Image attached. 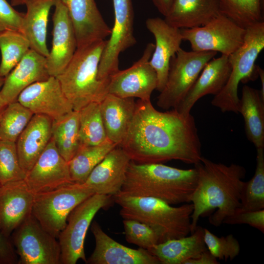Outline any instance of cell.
I'll return each mask as SVG.
<instances>
[{
	"label": "cell",
	"instance_id": "45",
	"mask_svg": "<svg viewBox=\"0 0 264 264\" xmlns=\"http://www.w3.org/2000/svg\"><path fill=\"white\" fill-rule=\"evenodd\" d=\"M4 79L5 77H2L0 75V91L3 84ZM7 106V105L4 102V101L2 99L0 93V120Z\"/></svg>",
	"mask_w": 264,
	"mask_h": 264
},
{
	"label": "cell",
	"instance_id": "16",
	"mask_svg": "<svg viewBox=\"0 0 264 264\" xmlns=\"http://www.w3.org/2000/svg\"><path fill=\"white\" fill-rule=\"evenodd\" d=\"M54 7L52 46L46 58L49 75L57 77L72 58L77 44L74 29L66 7L61 0L57 1Z\"/></svg>",
	"mask_w": 264,
	"mask_h": 264
},
{
	"label": "cell",
	"instance_id": "42",
	"mask_svg": "<svg viewBox=\"0 0 264 264\" xmlns=\"http://www.w3.org/2000/svg\"><path fill=\"white\" fill-rule=\"evenodd\" d=\"M19 263V258L10 238L0 232V264Z\"/></svg>",
	"mask_w": 264,
	"mask_h": 264
},
{
	"label": "cell",
	"instance_id": "2",
	"mask_svg": "<svg viewBox=\"0 0 264 264\" xmlns=\"http://www.w3.org/2000/svg\"><path fill=\"white\" fill-rule=\"evenodd\" d=\"M194 165L198 178L190 198L193 206L191 233L199 218L210 210L217 209L209 218L210 224L216 227L235 213L241 205L246 173L245 168L239 164L216 163L202 156Z\"/></svg>",
	"mask_w": 264,
	"mask_h": 264
},
{
	"label": "cell",
	"instance_id": "5",
	"mask_svg": "<svg viewBox=\"0 0 264 264\" xmlns=\"http://www.w3.org/2000/svg\"><path fill=\"white\" fill-rule=\"evenodd\" d=\"M107 40L77 48L70 61L56 77L75 111L92 102L100 103L108 94L109 80L98 78L99 62Z\"/></svg>",
	"mask_w": 264,
	"mask_h": 264
},
{
	"label": "cell",
	"instance_id": "17",
	"mask_svg": "<svg viewBox=\"0 0 264 264\" xmlns=\"http://www.w3.org/2000/svg\"><path fill=\"white\" fill-rule=\"evenodd\" d=\"M146 26L155 39L154 48L150 63L156 73V90L160 92L167 81L170 61L181 48L183 40L181 29L171 25L160 18H148Z\"/></svg>",
	"mask_w": 264,
	"mask_h": 264
},
{
	"label": "cell",
	"instance_id": "36",
	"mask_svg": "<svg viewBox=\"0 0 264 264\" xmlns=\"http://www.w3.org/2000/svg\"><path fill=\"white\" fill-rule=\"evenodd\" d=\"M33 115L18 101L8 104L0 120V140L16 142Z\"/></svg>",
	"mask_w": 264,
	"mask_h": 264
},
{
	"label": "cell",
	"instance_id": "10",
	"mask_svg": "<svg viewBox=\"0 0 264 264\" xmlns=\"http://www.w3.org/2000/svg\"><path fill=\"white\" fill-rule=\"evenodd\" d=\"M11 242L19 264H61L57 238L46 231L31 214L13 232Z\"/></svg>",
	"mask_w": 264,
	"mask_h": 264
},
{
	"label": "cell",
	"instance_id": "9",
	"mask_svg": "<svg viewBox=\"0 0 264 264\" xmlns=\"http://www.w3.org/2000/svg\"><path fill=\"white\" fill-rule=\"evenodd\" d=\"M111 197L94 194L72 211L57 238L61 264H75L80 259L86 262L84 242L87 232L96 214L110 203Z\"/></svg>",
	"mask_w": 264,
	"mask_h": 264
},
{
	"label": "cell",
	"instance_id": "19",
	"mask_svg": "<svg viewBox=\"0 0 264 264\" xmlns=\"http://www.w3.org/2000/svg\"><path fill=\"white\" fill-rule=\"evenodd\" d=\"M66 7L75 33L77 48L104 40L111 29L94 0H61Z\"/></svg>",
	"mask_w": 264,
	"mask_h": 264
},
{
	"label": "cell",
	"instance_id": "13",
	"mask_svg": "<svg viewBox=\"0 0 264 264\" xmlns=\"http://www.w3.org/2000/svg\"><path fill=\"white\" fill-rule=\"evenodd\" d=\"M154 44L149 43L141 58L131 67L118 70L109 78L108 94L122 98L151 100L157 87L156 73L150 63Z\"/></svg>",
	"mask_w": 264,
	"mask_h": 264
},
{
	"label": "cell",
	"instance_id": "44",
	"mask_svg": "<svg viewBox=\"0 0 264 264\" xmlns=\"http://www.w3.org/2000/svg\"><path fill=\"white\" fill-rule=\"evenodd\" d=\"M157 10L165 17L169 12L174 0H152Z\"/></svg>",
	"mask_w": 264,
	"mask_h": 264
},
{
	"label": "cell",
	"instance_id": "7",
	"mask_svg": "<svg viewBox=\"0 0 264 264\" xmlns=\"http://www.w3.org/2000/svg\"><path fill=\"white\" fill-rule=\"evenodd\" d=\"M94 194L82 184L74 182L36 194L31 214L46 231L57 239L72 211Z\"/></svg>",
	"mask_w": 264,
	"mask_h": 264
},
{
	"label": "cell",
	"instance_id": "28",
	"mask_svg": "<svg viewBox=\"0 0 264 264\" xmlns=\"http://www.w3.org/2000/svg\"><path fill=\"white\" fill-rule=\"evenodd\" d=\"M58 0H25L22 32L28 39L30 49L47 57L46 34L50 10Z\"/></svg>",
	"mask_w": 264,
	"mask_h": 264
},
{
	"label": "cell",
	"instance_id": "37",
	"mask_svg": "<svg viewBox=\"0 0 264 264\" xmlns=\"http://www.w3.org/2000/svg\"><path fill=\"white\" fill-rule=\"evenodd\" d=\"M26 174L22 169L16 142L0 140V183L23 180Z\"/></svg>",
	"mask_w": 264,
	"mask_h": 264
},
{
	"label": "cell",
	"instance_id": "30",
	"mask_svg": "<svg viewBox=\"0 0 264 264\" xmlns=\"http://www.w3.org/2000/svg\"><path fill=\"white\" fill-rule=\"evenodd\" d=\"M51 132L59 153L68 162L81 146L78 111L73 110L59 119L52 120Z\"/></svg>",
	"mask_w": 264,
	"mask_h": 264
},
{
	"label": "cell",
	"instance_id": "24",
	"mask_svg": "<svg viewBox=\"0 0 264 264\" xmlns=\"http://www.w3.org/2000/svg\"><path fill=\"white\" fill-rule=\"evenodd\" d=\"M52 120L34 114L16 142L20 165L26 174L34 165L52 137Z\"/></svg>",
	"mask_w": 264,
	"mask_h": 264
},
{
	"label": "cell",
	"instance_id": "34",
	"mask_svg": "<svg viewBox=\"0 0 264 264\" xmlns=\"http://www.w3.org/2000/svg\"><path fill=\"white\" fill-rule=\"evenodd\" d=\"M220 13L246 29L263 21L261 0H218Z\"/></svg>",
	"mask_w": 264,
	"mask_h": 264
},
{
	"label": "cell",
	"instance_id": "47",
	"mask_svg": "<svg viewBox=\"0 0 264 264\" xmlns=\"http://www.w3.org/2000/svg\"><path fill=\"white\" fill-rule=\"evenodd\" d=\"M25 0H11L10 3L13 6L24 4Z\"/></svg>",
	"mask_w": 264,
	"mask_h": 264
},
{
	"label": "cell",
	"instance_id": "29",
	"mask_svg": "<svg viewBox=\"0 0 264 264\" xmlns=\"http://www.w3.org/2000/svg\"><path fill=\"white\" fill-rule=\"evenodd\" d=\"M239 113L243 117L248 139L256 149L264 148V98L260 90L243 86Z\"/></svg>",
	"mask_w": 264,
	"mask_h": 264
},
{
	"label": "cell",
	"instance_id": "43",
	"mask_svg": "<svg viewBox=\"0 0 264 264\" xmlns=\"http://www.w3.org/2000/svg\"><path fill=\"white\" fill-rule=\"evenodd\" d=\"M217 259L207 249L195 259L186 261L185 264H218Z\"/></svg>",
	"mask_w": 264,
	"mask_h": 264
},
{
	"label": "cell",
	"instance_id": "31",
	"mask_svg": "<svg viewBox=\"0 0 264 264\" xmlns=\"http://www.w3.org/2000/svg\"><path fill=\"white\" fill-rule=\"evenodd\" d=\"M116 146L109 140L98 145H81L76 154L68 162L72 181L83 183L95 167Z\"/></svg>",
	"mask_w": 264,
	"mask_h": 264
},
{
	"label": "cell",
	"instance_id": "46",
	"mask_svg": "<svg viewBox=\"0 0 264 264\" xmlns=\"http://www.w3.org/2000/svg\"><path fill=\"white\" fill-rule=\"evenodd\" d=\"M258 76L260 77L261 83V89L260 90V93L262 97L264 98V71L258 66Z\"/></svg>",
	"mask_w": 264,
	"mask_h": 264
},
{
	"label": "cell",
	"instance_id": "21",
	"mask_svg": "<svg viewBox=\"0 0 264 264\" xmlns=\"http://www.w3.org/2000/svg\"><path fill=\"white\" fill-rule=\"evenodd\" d=\"M131 161L119 146L111 150L82 183L94 194L115 196L120 192Z\"/></svg>",
	"mask_w": 264,
	"mask_h": 264
},
{
	"label": "cell",
	"instance_id": "4",
	"mask_svg": "<svg viewBox=\"0 0 264 264\" xmlns=\"http://www.w3.org/2000/svg\"><path fill=\"white\" fill-rule=\"evenodd\" d=\"M114 199L121 207L120 215L123 219L148 225L157 235L159 243L191 233V203L175 207L156 198L121 194L114 196Z\"/></svg>",
	"mask_w": 264,
	"mask_h": 264
},
{
	"label": "cell",
	"instance_id": "39",
	"mask_svg": "<svg viewBox=\"0 0 264 264\" xmlns=\"http://www.w3.org/2000/svg\"><path fill=\"white\" fill-rule=\"evenodd\" d=\"M123 224L128 242L148 250L159 243L156 233L145 223L133 220L124 219Z\"/></svg>",
	"mask_w": 264,
	"mask_h": 264
},
{
	"label": "cell",
	"instance_id": "6",
	"mask_svg": "<svg viewBox=\"0 0 264 264\" xmlns=\"http://www.w3.org/2000/svg\"><path fill=\"white\" fill-rule=\"evenodd\" d=\"M245 29L242 44L228 56L231 66L228 80L221 91L211 101L212 105L223 112L239 113L238 89L240 83H246L258 77L255 62L264 48V22H259Z\"/></svg>",
	"mask_w": 264,
	"mask_h": 264
},
{
	"label": "cell",
	"instance_id": "48",
	"mask_svg": "<svg viewBox=\"0 0 264 264\" xmlns=\"http://www.w3.org/2000/svg\"><path fill=\"white\" fill-rule=\"evenodd\" d=\"M0 185H1V184H0Z\"/></svg>",
	"mask_w": 264,
	"mask_h": 264
},
{
	"label": "cell",
	"instance_id": "11",
	"mask_svg": "<svg viewBox=\"0 0 264 264\" xmlns=\"http://www.w3.org/2000/svg\"><path fill=\"white\" fill-rule=\"evenodd\" d=\"M245 31L221 13L202 26L181 29L183 40L190 43L192 51L228 56L242 44Z\"/></svg>",
	"mask_w": 264,
	"mask_h": 264
},
{
	"label": "cell",
	"instance_id": "27",
	"mask_svg": "<svg viewBox=\"0 0 264 264\" xmlns=\"http://www.w3.org/2000/svg\"><path fill=\"white\" fill-rule=\"evenodd\" d=\"M178 239L158 243L148 251L162 264H185L207 249L204 241V228L197 226L195 231Z\"/></svg>",
	"mask_w": 264,
	"mask_h": 264
},
{
	"label": "cell",
	"instance_id": "3",
	"mask_svg": "<svg viewBox=\"0 0 264 264\" xmlns=\"http://www.w3.org/2000/svg\"><path fill=\"white\" fill-rule=\"evenodd\" d=\"M197 178L195 167L181 169L161 163L141 164L131 160L118 194L152 197L172 205L189 203Z\"/></svg>",
	"mask_w": 264,
	"mask_h": 264
},
{
	"label": "cell",
	"instance_id": "14",
	"mask_svg": "<svg viewBox=\"0 0 264 264\" xmlns=\"http://www.w3.org/2000/svg\"><path fill=\"white\" fill-rule=\"evenodd\" d=\"M24 180L34 194L50 191L73 182L68 162L59 153L52 137L34 165L26 174Z\"/></svg>",
	"mask_w": 264,
	"mask_h": 264
},
{
	"label": "cell",
	"instance_id": "15",
	"mask_svg": "<svg viewBox=\"0 0 264 264\" xmlns=\"http://www.w3.org/2000/svg\"><path fill=\"white\" fill-rule=\"evenodd\" d=\"M17 101L34 114L45 115L52 120L73 110L58 79L54 76L30 85L21 92Z\"/></svg>",
	"mask_w": 264,
	"mask_h": 264
},
{
	"label": "cell",
	"instance_id": "40",
	"mask_svg": "<svg viewBox=\"0 0 264 264\" xmlns=\"http://www.w3.org/2000/svg\"><path fill=\"white\" fill-rule=\"evenodd\" d=\"M24 15L16 10L7 0H0V33L7 30L22 32Z\"/></svg>",
	"mask_w": 264,
	"mask_h": 264
},
{
	"label": "cell",
	"instance_id": "33",
	"mask_svg": "<svg viewBox=\"0 0 264 264\" xmlns=\"http://www.w3.org/2000/svg\"><path fill=\"white\" fill-rule=\"evenodd\" d=\"M78 112L81 145H98L109 140L102 117L100 103H90Z\"/></svg>",
	"mask_w": 264,
	"mask_h": 264
},
{
	"label": "cell",
	"instance_id": "8",
	"mask_svg": "<svg viewBox=\"0 0 264 264\" xmlns=\"http://www.w3.org/2000/svg\"><path fill=\"white\" fill-rule=\"evenodd\" d=\"M217 54L213 51H187L180 48L170 61L167 81L157 97V105L164 110L176 108L204 66Z\"/></svg>",
	"mask_w": 264,
	"mask_h": 264
},
{
	"label": "cell",
	"instance_id": "22",
	"mask_svg": "<svg viewBox=\"0 0 264 264\" xmlns=\"http://www.w3.org/2000/svg\"><path fill=\"white\" fill-rule=\"evenodd\" d=\"M50 76L46 57L30 49L5 77L0 91L1 96L8 105L17 101L19 94L27 87Z\"/></svg>",
	"mask_w": 264,
	"mask_h": 264
},
{
	"label": "cell",
	"instance_id": "20",
	"mask_svg": "<svg viewBox=\"0 0 264 264\" xmlns=\"http://www.w3.org/2000/svg\"><path fill=\"white\" fill-rule=\"evenodd\" d=\"M34 194L24 180L0 186V232L10 238L13 232L31 214Z\"/></svg>",
	"mask_w": 264,
	"mask_h": 264
},
{
	"label": "cell",
	"instance_id": "12",
	"mask_svg": "<svg viewBox=\"0 0 264 264\" xmlns=\"http://www.w3.org/2000/svg\"><path fill=\"white\" fill-rule=\"evenodd\" d=\"M114 13L113 26L103 51L98 66V78L108 80L119 69L121 53L134 45V13L131 0H112Z\"/></svg>",
	"mask_w": 264,
	"mask_h": 264
},
{
	"label": "cell",
	"instance_id": "41",
	"mask_svg": "<svg viewBox=\"0 0 264 264\" xmlns=\"http://www.w3.org/2000/svg\"><path fill=\"white\" fill-rule=\"evenodd\" d=\"M223 223L227 224H248L264 233V209L257 211L236 212L226 218Z\"/></svg>",
	"mask_w": 264,
	"mask_h": 264
},
{
	"label": "cell",
	"instance_id": "23",
	"mask_svg": "<svg viewBox=\"0 0 264 264\" xmlns=\"http://www.w3.org/2000/svg\"><path fill=\"white\" fill-rule=\"evenodd\" d=\"M231 70L228 56L221 54L212 59L204 66L185 98L174 109L182 113H189L201 97L208 94L217 95L225 86Z\"/></svg>",
	"mask_w": 264,
	"mask_h": 264
},
{
	"label": "cell",
	"instance_id": "38",
	"mask_svg": "<svg viewBox=\"0 0 264 264\" xmlns=\"http://www.w3.org/2000/svg\"><path fill=\"white\" fill-rule=\"evenodd\" d=\"M204 241L208 250L217 259L231 261L240 253V243L232 234L219 237L204 228Z\"/></svg>",
	"mask_w": 264,
	"mask_h": 264
},
{
	"label": "cell",
	"instance_id": "25",
	"mask_svg": "<svg viewBox=\"0 0 264 264\" xmlns=\"http://www.w3.org/2000/svg\"><path fill=\"white\" fill-rule=\"evenodd\" d=\"M133 98H122L108 94L100 103L108 139L119 146L125 139L135 109Z\"/></svg>",
	"mask_w": 264,
	"mask_h": 264
},
{
	"label": "cell",
	"instance_id": "26",
	"mask_svg": "<svg viewBox=\"0 0 264 264\" xmlns=\"http://www.w3.org/2000/svg\"><path fill=\"white\" fill-rule=\"evenodd\" d=\"M220 13L218 0H174L164 20L176 28H191L206 24Z\"/></svg>",
	"mask_w": 264,
	"mask_h": 264
},
{
	"label": "cell",
	"instance_id": "32",
	"mask_svg": "<svg viewBox=\"0 0 264 264\" xmlns=\"http://www.w3.org/2000/svg\"><path fill=\"white\" fill-rule=\"evenodd\" d=\"M30 49L29 42L22 32L7 30L0 33V75L5 77Z\"/></svg>",
	"mask_w": 264,
	"mask_h": 264
},
{
	"label": "cell",
	"instance_id": "1",
	"mask_svg": "<svg viewBox=\"0 0 264 264\" xmlns=\"http://www.w3.org/2000/svg\"><path fill=\"white\" fill-rule=\"evenodd\" d=\"M195 120L176 109L162 112L151 100L138 99L127 135L119 146L131 160L141 164L172 160L195 165L201 155Z\"/></svg>",
	"mask_w": 264,
	"mask_h": 264
},
{
	"label": "cell",
	"instance_id": "18",
	"mask_svg": "<svg viewBox=\"0 0 264 264\" xmlns=\"http://www.w3.org/2000/svg\"><path fill=\"white\" fill-rule=\"evenodd\" d=\"M95 246L87 259L88 264H159L158 259L148 250L132 249L124 246L107 235L94 221L91 226Z\"/></svg>",
	"mask_w": 264,
	"mask_h": 264
},
{
	"label": "cell",
	"instance_id": "35",
	"mask_svg": "<svg viewBox=\"0 0 264 264\" xmlns=\"http://www.w3.org/2000/svg\"><path fill=\"white\" fill-rule=\"evenodd\" d=\"M255 173L245 182L241 205L235 213L264 209V148L257 149Z\"/></svg>",
	"mask_w": 264,
	"mask_h": 264
}]
</instances>
